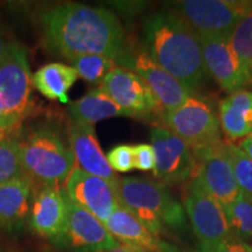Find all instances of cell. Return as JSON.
Segmentation results:
<instances>
[{
  "label": "cell",
  "mask_w": 252,
  "mask_h": 252,
  "mask_svg": "<svg viewBox=\"0 0 252 252\" xmlns=\"http://www.w3.org/2000/svg\"><path fill=\"white\" fill-rule=\"evenodd\" d=\"M33 182L24 173L0 185V228L19 231L26 223L33 202Z\"/></svg>",
  "instance_id": "18"
},
{
  "label": "cell",
  "mask_w": 252,
  "mask_h": 252,
  "mask_svg": "<svg viewBox=\"0 0 252 252\" xmlns=\"http://www.w3.org/2000/svg\"><path fill=\"white\" fill-rule=\"evenodd\" d=\"M65 193L72 203L88 210L103 223L121 206L117 188L102 178L84 172L77 165L65 181Z\"/></svg>",
  "instance_id": "12"
},
{
  "label": "cell",
  "mask_w": 252,
  "mask_h": 252,
  "mask_svg": "<svg viewBox=\"0 0 252 252\" xmlns=\"http://www.w3.org/2000/svg\"><path fill=\"white\" fill-rule=\"evenodd\" d=\"M23 174L21 143L8 135H0V185Z\"/></svg>",
  "instance_id": "26"
},
{
  "label": "cell",
  "mask_w": 252,
  "mask_h": 252,
  "mask_svg": "<svg viewBox=\"0 0 252 252\" xmlns=\"http://www.w3.org/2000/svg\"><path fill=\"white\" fill-rule=\"evenodd\" d=\"M156 154L154 175L163 185L180 186L193 180L196 169L193 151L181 138L162 126L151 131Z\"/></svg>",
  "instance_id": "10"
},
{
  "label": "cell",
  "mask_w": 252,
  "mask_h": 252,
  "mask_svg": "<svg viewBox=\"0 0 252 252\" xmlns=\"http://www.w3.org/2000/svg\"><path fill=\"white\" fill-rule=\"evenodd\" d=\"M201 252H252V247L235 236L213 244H200Z\"/></svg>",
  "instance_id": "29"
},
{
  "label": "cell",
  "mask_w": 252,
  "mask_h": 252,
  "mask_svg": "<svg viewBox=\"0 0 252 252\" xmlns=\"http://www.w3.org/2000/svg\"><path fill=\"white\" fill-rule=\"evenodd\" d=\"M78 77L89 83H102L104 77L116 68V61L103 55H80L69 61Z\"/></svg>",
  "instance_id": "25"
},
{
  "label": "cell",
  "mask_w": 252,
  "mask_h": 252,
  "mask_svg": "<svg viewBox=\"0 0 252 252\" xmlns=\"http://www.w3.org/2000/svg\"><path fill=\"white\" fill-rule=\"evenodd\" d=\"M160 119L165 128L181 138L191 151L222 140L219 117L209 104L196 97L171 111H162Z\"/></svg>",
  "instance_id": "7"
},
{
  "label": "cell",
  "mask_w": 252,
  "mask_h": 252,
  "mask_svg": "<svg viewBox=\"0 0 252 252\" xmlns=\"http://www.w3.org/2000/svg\"><path fill=\"white\" fill-rule=\"evenodd\" d=\"M207 74H209L226 93L242 90L247 84L241 67L228 37H198Z\"/></svg>",
  "instance_id": "15"
},
{
  "label": "cell",
  "mask_w": 252,
  "mask_h": 252,
  "mask_svg": "<svg viewBox=\"0 0 252 252\" xmlns=\"http://www.w3.org/2000/svg\"><path fill=\"white\" fill-rule=\"evenodd\" d=\"M77 72L64 63H49L32 75L33 87L52 100L68 102V93L76 83Z\"/></svg>",
  "instance_id": "22"
},
{
  "label": "cell",
  "mask_w": 252,
  "mask_h": 252,
  "mask_svg": "<svg viewBox=\"0 0 252 252\" xmlns=\"http://www.w3.org/2000/svg\"><path fill=\"white\" fill-rule=\"evenodd\" d=\"M224 213L232 236L242 241H252V196L243 193L226 204Z\"/></svg>",
  "instance_id": "23"
},
{
  "label": "cell",
  "mask_w": 252,
  "mask_h": 252,
  "mask_svg": "<svg viewBox=\"0 0 252 252\" xmlns=\"http://www.w3.org/2000/svg\"><path fill=\"white\" fill-rule=\"evenodd\" d=\"M196 252H201V251H198V250H197V251H196Z\"/></svg>",
  "instance_id": "36"
},
{
  "label": "cell",
  "mask_w": 252,
  "mask_h": 252,
  "mask_svg": "<svg viewBox=\"0 0 252 252\" xmlns=\"http://www.w3.org/2000/svg\"><path fill=\"white\" fill-rule=\"evenodd\" d=\"M134 168L143 172L154 171L156 167V154L152 145L137 144L133 146Z\"/></svg>",
  "instance_id": "30"
},
{
  "label": "cell",
  "mask_w": 252,
  "mask_h": 252,
  "mask_svg": "<svg viewBox=\"0 0 252 252\" xmlns=\"http://www.w3.org/2000/svg\"><path fill=\"white\" fill-rule=\"evenodd\" d=\"M32 88L27 50L17 42L9 43L0 60V102L13 130L30 111Z\"/></svg>",
  "instance_id": "6"
},
{
  "label": "cell",
  "mask_w": 252,
  "mask_h": 252,
  "mask_svg": "<svg viewBox=\"0 0 252 252\" xmlns=\"http://www.w3.org/2000/svg\"><path fill=\"white\" fill-rule=\"evenodd\" d=\"M76 165L74 153L55 128L41 126L21 143L23 173L40 186H61Z\"/></svg>",
  "instance_id": "4"
},
{
  "label": "cell",
  "mask_w": 252,
  "mask_h": 252,
  "mask_svg": "<svg viewBox=\"0 0 252 252\" xmlns=\"http://www.w3.org/2000/svg\"><path fill=\"white\" fill-rule=\"evenodd\" d=\"M230 161L237 180L239 190L252 196V159L249 158L234 141L224 140Z\"/></svg>",
  "instance_id": "27"
},
{
  "label": "cell",
  "mask_w": 252,
  "mask_h": 252,
  "mask_svg": "<svg viewBox=\"0 0 252 252\" xmlns=\"http://www.w3.org/2000/svg\"><path fill=\"white\" fill-rule=\"evenodd\" d=\"M11 131H13V128H12L11 124H9L8 119L5 115L4 109H2V104L0 102V132H1L2 134H5Z\"/></svg>",
  "instance_id": "31"
},
{
  "label": "cell",
  "mask_w": 252,
  "mask_h": 252,
  "mask_svg": "<svg viewBox=\"0 0 252 252\" xmlns=\"http://www.w3.org/2000/svg\"><path fill=\"white\" fill-rule=\"evenodd\" d=\"M104 224L121 244L130 245L145 252H176L174 248H171L154 236L133 214L123 206L116 208Z\"/></svg>",
  "instance_id": "19"
},
{
  "label": "cell",
  "mask_w": 252,
  "mask_h": 252,
  "mask_svg": "<svg viewBox=\"0 0 252 252\" xmlns=\"http://www.w3.org/2000/svg\"><path fill=\"white\" fill-rule=\"evenodd\" d=\"M193 153L196 160L194 180L223 207L231 203L241 190L224 140Z\"/></svg>",
  "instance_id": "8"
},
{
  "label": "cell",
  "mask_w": 252,
  "mask_h": 252,
  "mask_svg": "<svg viewBox=\"0 0 252 252\" xmlns=\"http://www.w3.org/2000/svg\"><path fill=\"white\" fill-rule=\"evenodd\" d=\"M182 201L200 244H213L231 237L224 208L194 179L184 185Z\"/></svg>",
  "instance_id": "9"
},
{
  "label": "cell",
  "mask_w": 252,
  "mask_h": 252,
  "mask_svg": "<svg viewBox=\"0 0 252 252\" xmlns=\"http://www.w3.org/2000/svg\"><path fill=\"white\" fill-rule=\"evenodd\" d=\"M105 252H145L140 249L130 247V245H125V244H119L118 247L111 249V250L105 251Z\"/></svg>",
  "instance_id": "33"
},
{
  "label": "cell",
  "mask_w": 252,
  "mask_h": 252,
  "mask_svg": "<svg viewBox=\"0 0 252 252\" xmlns=\"http://www.w3.org/2000/svg\"><path fill=\"white\" fill-rule=\"evenodd\" d=\"M119 108L131 117L158 113L161 109L147 84L133 70L116 67L104 77L99 87ZM162 110V109H161Z\"/></svg>",
  "instance_id": "11"
},
{
  "label": "cell",
  "mask_w": 252,
  "mask_h": 252,
  "mask_svg": "<svg viewBox=\"0 0 252 252\" xmlns=\"http://www.w3.org/2000/svg\"><path fill=\"white\" fill-rule=\"evenodd\" d=\"M198 37L231 35L238 21L252 9V1L182 0L169 5Z\"/></svg>",
  "instance_id": "5"
},
{
  "label": "cell",
  "mask_w": 252,
  "mask_h": 252,
  "mask_svg": "<svg viewBox=\"0 0 252 252\" xmlns=\"http://www.w3.org/2000/svg\"><path fill=\"white\" fill-rule=\"evenodd\" d=\"M238 147L243 151L249 158L252 159V132L249 135H247V137L243 138V140L239 143Z\"/></svg>",
  "instance_id": "32"
},
{
  "label": "cell",
  "mask_w": 252,
  "mask_h": 252,
  "mask_svg": "<svg viewBox=\"0 0 252 252\" xmlns=\"http://www.w3.org/2000/svg\"><path fill=\"white\" fill-rule=\"evenodd\" d=\"M8 45H9V43L6 42V40H5V37H4V34H2L1 31H0V60H1L2 56H4Z\"/></svg>",
  "instance_id": "34"
},
{
  "label": "cell",
  "mask_w": 252,
  "mask_h": 252,
  "mask_svg": "<svg viewBox=\"0 0 252 252\" xmlns=\"http://www.w3.org/2000/svg\"><path fill=\"white\" fill-rule=\"evenodd\" d=\"M69 145L76 165L84 172L98 176L117 188L121 178L110 167L106 156L100 149L94 126L71 122L68 127Z\"/></svg>",
  "instance_id": "17"
},
{
  "label": "cell",
  "mask_w": 252,
  "mask_h": 252,
  "mask_svg": "<svg viewBox=\"0 0 252 252\" xmlns=\"http://www.w3.org/2000/svg\"><path fill=\"white\" fill-rule=\"evenodd\" d=\"M1 134H2V133H1V132H0V135H1Z\"/></svg>",
  "instance_id": "35"
},
{
  "label": "cell",
  "mask_w": 252,
  "mask_h": 252,
  "mask_svg": "<svg viewBox=\"0 0 252 252\" xmlns=\"http://www.w3.org/2000/svg\"><path fill=\"white\" fill-rule=\"evenodd\" d=\"M108 162L113 172L128 173L134 168L133 146L130 145H118L113 147L106 156Z\"/></svg>",
  "instance_id": "28"
},
{
  "label": "cell",
  "mask_w": 252,
  "mask_h": 252,
  "mask_svg": "<svg viewBox=\"0 0 252 252\" xmlns=\"http://www.w3.org/2000/svg\"><path fill=\"white\" fill-rule=\"evenodd\" d=\"M119 244L102 220L68 201L67 225L59 245L72 252H105Z\"/></svg>",
  "instance_id": "13"
},
{
  "label": "cell",
  "mask_w": 252,
  "mask_h": 252,
  "mask_svg": "<svg viewBox=\"0 0 252 252\" xmlns=\"http://www.w3.org/2000/svg\"><path fill=\"white\" fill-rule=\"evenodd\" d=\"M46 45L70 61L80 55H103L115 60L124 47V28L117 15L105 7L63 4L41 17Z\"/></svg>",
  "instance_id": "1"
},
{
  "label": "cell",
  "mask_w": 252,
  "mask_h": 252,
  "mask_svg": "<svg viewBox=\"0 0 252 252\" xmlns=\"http://www.w3.org/2000/svg\"><path fill=\"white\" fill-rule=\"evenodd\" d=\"M132 67L152 91L162 111L179 108L188 98L193 97V90L157 64L146 50H141L132 59Z\"/></svg>",
  "instance_id": "16"
},
{
  "label": "cell",
  "mask_w": 252,
  "mask_h": 252,
  "mask_svg": "<svg viewBox=\"0 0 252 252\" xmlns=\"http://www.w3.org/2000/svg\"><path fill=\"white\" fill-rule=\"evenodd\" d=\"M220 125L228 140L243 139L252 132V91L242 89L220 103Z\"/></svg>",
  "instance_id": "20"
},
{
  "label": "cell",
  "mask_w": 252,
  "mask_h": 252,
  "mask_svg": "<svg viewBox=\"0 0 252 252\" xmlns=\"http://www.w3.org/2000/svg\"><path fill=\"white\" fill-rule=\"evenodd\" d=\"M72 121L94 126L96 123L115 117H131L128 112L116 104L103 90H91L69 106Z\"/></svg>",
  "instance_id": "21"
},
{
  "label": "cell",
  "mask_w": 252,
  "mask_h": 252,
  "mask_svg": "<svg viewBox=\"0 0 252 252\" xmlns=\"http://www.w3.org/2000/svg\"><path fill=\"white\" fill-rule=\"evenodd\" d=\"M229 43L241 63L247 84H252V9L238 21Z\"/></svg>",
  "instance_id": "24"
},
{
  "label": "cell",
  "mask_w": 252,
  "mask_h": 252,
  "mask_svg": "<svg viewBox=\"0 0 252 252\" xmlns=\"http://www.w3.org/2000/svg\"><path fill=\"white\" fill-rule=\"evenodd\" d=\"M146 53L160 67L194 90L204 82L200 39L174 12H160L145 21Z\"/></svg>",
  "instance_id": "2"
},
{
  "label": "cell",
  "mask_w": 252,
  "mask_h": 252,
  "mask_svg": "<svg viewBox=\"0 0 252 252\" xmlns=\"http://www.w3.org/2000/svg\"><path fill=\"white\" fill-rule=\"evenodd\" d=\"M68 201L65 189L61 186H40L32 202V230L59 245L67 225Z\"/></svg>",
  "instance_id": "14"
},
{
  "label": "cell",
  "mask_w": 252,
  "mask_h": 252,
  "mask_svg": "<svg viewBox=\"0 0 252 252\" xmlns=\"http://www.w3.org/2000/svg\"><path fill=\"white\" fill-rule=\"evenodd\" d=\"M117 193L121 206L133 214L154 236L165 230H184L187 217L182 204L161 182L122 178Z\"/></svg>",
  "instance_id": "3"
}]
</instances>
